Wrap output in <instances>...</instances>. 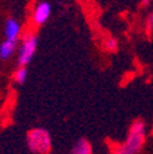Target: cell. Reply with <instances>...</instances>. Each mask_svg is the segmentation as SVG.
<instances>
[{"mask_svg":"<svg viewBox=\"0 0 153 154\" xmlns=\"http://www.w3.org/2000/svg\"><path fill=\"white\" fill-rule=\"evenodd\" d=\"M146 139V125L144 121H135L128 131L127 139L116 150V154H138Z\"/></svg>","mask_w":153,"mask_h":154,"instance_id":"1","label":"cell"},{"mask_svg":"<svg viewBox=\"0 0 153 154\" xmlns=\"http://www.w3.org/2000/svg\"><path fill=\"white\" fill-rule=\"evenodd\" d=\"M29 149L37 154H48L51 151V136L43 128L30 129L26 136Z\"/></svg>","mask_w":153,"mask_h":154,"instance_id":"2","label":"cell"},{"mask_svg":"<svg viewBox=\"0 0 153 154\" xmlns=\"http://www.w3.org/2000/svg\"><path fill=\"white\" fill-rule=\"evenodd\" d=\"M37 48V37L33 33H28L22 38V43L18 50V65L19 66H26L32 61L33 55Z\"/></svg>","mask_w":153,"mask_h":154,"instance_id":"3","label":"cell"},{"mask_svg":"<svg viewBox=\"0 0 153 154\" xmlns=\"http://www.w3.org/2000/svg\"><path fill=\"white\" fill-rule=\"evenodd\" d=\"M51 4L48 3L47 0H42L33 8V14H32V22L36 26L44 25L51 17Z\"/></svg>","mask_w":153,"mask_h":154,"instance_id":"4","label":"cell"},{"mask_svg":"<svg viewBox=\"0 0 153 154\" xmlns=\"http://www.w3.org/2000/svg\"><path fill=\"white\" fill-rule=\"evenodd\" d=\"M4 33H6V38L18 40L19 35H21V23L14 18H8L4 25Z\"/></svg>","mask_w":153,"mask_h":154,"instance_id":"5","label":"cell"},{"mask_svg":"<svg viewBox=\"0 0 153 154\" xmlns=\"http://www.w3.org/2000/svg\"><path fill=\"white\" fill-rule=\"evenodd\" d=\"M17 50V40H11V38H6L2 44H0V59H8L11 55L15 52Z\"/></svg>","mask_w":153,"mask_h":154,"instance_id":"6","label":"cell"},{"mask_svg":"<svg viewBox=\"0 0 153 154\" xmlns=\"http://www.w3.org/2000/svg\"><path fill=\"white\" fill-rule=\"evenodd\" d=\"M70 154H93V146L87 139H79Z\"/></svg>","mask_w":153,"mask_h":154,"instance_id":"7","label":"cell"},{"mask_svg":"<svg viewBox=\"0 0 153 154\" xmlns=\"http://www.w3.org/2000/svg\"><path fill=\"white\" fill-rule=\"evenodd\" d=\"M28 79V70L25 69V66H19V69L14 73V80L18 84H24Z\"/></svg>","mask_w":153,"mask_h":154,"instance_id":"8","label":"cell"},{"mask_svg":"<svg viewBox=\"0 0 153 154\" xmlns=\"http://www.w3.org/2000/svg\"><path fill=\"white\" fill-rule=\"evenodd\" d=\"M105 48L108 51H116V50H117V40H116L115 37L108 38L105 43Z\"/></svg>","mask_w":153,"mask_h":154,"instance_id":"9","label":"cell"},{"mask_svg":"<svg viewBox=\"0 0 153 154\" xmlns=\"http://www.w3.org/2000/svg\"><path fill=\"white\" fill-rule=\"evenodd\" d=\"M146 26L149 30H153V13L148 17V21H146Z\"/></svg>","mask_w":153,"mask_h":154,"instance_id":"10","label":"cell"},{"mask_svg":"<svg viewBox=\"0 0 153 154\" xmlns=\"http://www.w3.org/2000/svg\"><path fill=\"white\" fill-rule=\"evenodd\" d=\"M144 2V4H149L150 3V0H142Z\"/></svg>","mask_w":153,"mask_h":154,"instance_id":"11","label":"cell"}]
</instances>
